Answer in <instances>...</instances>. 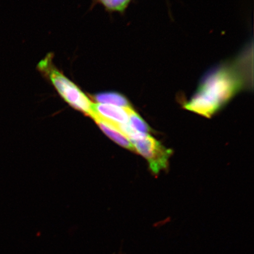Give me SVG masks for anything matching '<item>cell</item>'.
Returning a JSON list of instances; mask_svg holds the SVG:
<instances>
[{
    "label": "cell",
    "instance_id": "cell-1",
    "mask_svg": "<svg viewBox=\"0 0 254 254\" xmlns=\"http://www.w3.org/2000/svg\"><path fill=\"white\" fill-rule=\"evenodd\" d=\"M244 79L236 65L222 66L205 76L197 91L184 107L210 118L242 90Z\"/></svg>",
    "mask_w": 254,
    "mask_h": 254
},
{
    "label": "cell",
    "instance_id": "cell-2",
    "mask_svg": "<svg viewBox=\"0 0 254 254\" xmlns=\"http://www.w3.org/2000/svg\"><path fill=\"white\" fill-rule=\"evenodd\" d=\"M130 142L135 150L147 160L152 173L158 174L168 167L172 151L164 147L157 139L149 134H145Z\"/></svg>",
    "mask_w": 254,
    "mask_h": 254
},
{
    "label": "cell",
    "instance_id": "cell-3",
    "mask_svg": "<svg viewBox=\"0 0 254 254\" xmlns=\"http://www.w3.org/2000/svg\"><path fill=\"white\" fill-rule=\"evenodd\" d=\"M49 71L51 81L64 99L74 109L91 117L93 103L87 95L57 69L50 68Z\"/></svg>",
    "mask_w": 254,
    "mask_h": 254
},
{
    "label": "cell",
    "instance_id": "cell-4",
    "mask_svg": "<svg viewBox=\"0 0 254 254\" xmlns=\"http://www.w3.org/2000/svg\"><path fill=\"white\" fill-rule=\"evenodd\" d=\"M132 107L123 108L113 105L97 103L92 104V115L114 126L129 122V112Z\"/></svg>",
    "mask_w": 254,
    "mask_h": 254
},
{
    "label": "cell",
    "instance_id": "cell-5",
    "mask_svg": "<svg viewBox=\"0 0 254 254\" xmlns=\"http://www.w3.org/2000/svg\"><path fill=\"white\" fill-rule=\"evenodd\" d=\"M93 119L97 125L100 126V128L109 137H110L117 144L122 147L128 149L132 151H135L134 146L130 142L128 138L124 135L120 130L111 124L104 122V121L98 118L97 117H93Z\"/></svg>",
    "mask_w": 254,
    "mask_h": 254
},
{
    "label": "cell",
    "instance_id": "cell-6",
    "mask_svg": "<svg viewBox=\"0 0 254 254\" xmlns=\"http://www.w3.org/2000/svg\"><path fill=\"white\" fill-rule=\"evenodd\" d=\"M94 98L98 103L113 105L123 108L131 107L128 100L123 95L115 92L97 94Z\"/></svg>",
    "mask_w": 254,
    "mask_h": 254
},
{
    "label": "cell",
    "instance_id": "cell-7",
    "mask_svg": "<svg viewBox=\"0 0 254 254\" xmlns=\"http://www.w3.org/2000/svg\"><path fill=\"white\" fill-rule=\"evenodd\" d=\"M128 123L130 126L136 132L148 134V133L151 131L150 127L140 116L132 109V108L129 110Z\"/></svg>",
    "mask_w": 254,
    "mask_h": 254
},
{
    "label": "cell",
    "instance_id": "cell-8",
    "mask_svg": "<svg viewBox=\"0 0 254 254\" xmlns=\"http://www.w3.org/2000/svg\"><path fill=\"white\" fill-rule=\"evenodd\" d=\"M106 7L111 10L123 11L130 0H100Z\"/></svg>",
    "mask_w": 254,
    "mask_h": 254
}]
</instances>
